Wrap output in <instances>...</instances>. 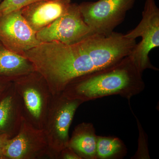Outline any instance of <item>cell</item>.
Masks as SVG:
<instances>
[{
	"mask_svg": "<svg viewBox=\"0 0 159 159\" xmlns=\"http://www.w3.org/2000/svg\"><path fill=\"white\" fill-rule=\"evenodd\" d=\"M134 45L133 40L114 31L108 36L93 34L73 44L43 43L26 51L24 56L45 78L55 96L61 94L75 78L128 56Z\"/></svg>",
	"mask_w": 159,
	"mask_h": 159,
	"instance_id": "cell-1",
	"label": "cell"
},
{
	"mask_svg": "<svg viewBox=\"0 0 159 159\" xmlns=\"http://www.w3.org/2000/svg\"><path fill=\"white\" fill-rule=\"evenodd\" d=\"M142 74L129 55L113 64L73 80L61 94L83 103L112 95H119L129 101L145 89Z\"/></svg>",
	"mask_w": 159,
	"mask_h": 159,
	"instance_id": "cell-2",
	"label": "cell"
},
{
	"mask_svg": "<svg viewBox=\"0 0 159 159\" xmlns=\"http://www.w3.org/2000/svg\"><path fill=\"white\" fill-rule=\"evenodd\" d=\"M13 84L20 100L24 120L43 129L53 96L45 79L35 70L15 80Z\"/></svg>",
	"mask_w": 159,
	"mask_h": 159,
	"instance_id": "cell-3",
	"label": "cell"
},
{
	"mask_svg": "<svg viewBox=\"0 0 159 159\" xmlns=\"http://www.w3.org/2000/svg\"><path fill=\"white\" fill-rule=\"evenodd\" d=\"M83 103L61 93L53 96L43 129L48 146V158L58 159L61 152L68 146L70 127Z\"/></svg>",
	"mask_w": 159,
	"mask_h": 159,
	"instance_id": "cell-4",
	"label": "cell"
},
{
	"mask_svg": "<svg viewBox=\"0 0 159 159\" xmlns=\"http://www.w3.org/2000/svg\"><path fill=\"white\" fill-rule=\"evenodd\" d=\"M125 35L134 39L142 38L129 55L140 71L143 73L147 69L158 70L152 64L148 56L152 50L159 47V9L155 0H145L142 20Z\"/></svg>",
	"mask_w": 159,
	"mask_h": 159,
	"instance_id": "cell-5",
	"label": "cell"
},
{
	"mask_svg": "<svg viewBox=\"0 0 159 159\" xmlns=\"http://www.w3.org/2000/svg\"><path fill=\"white\" fill-rule=\"evenodd\" d=\"M137 0H99L79 4L86 24L94 34L108 36L123 22Z\"/></svg>",
	"mask_w": 159,
	"mask_h": 159,
	"instance_id": "cell-6",
	"label": "cell"
},
{
	"mask_svg": "<svg viewBox=\"0 0 159 159\" xmlns=\"http://www.w3.org/2000/svg\"><path fill=\"white\" fill-rule=\"evenodd\" d=\"M94 34L83 18L79 4L71 3L64 14L37 31L36 37L41 43L57 42L71 45Z\"/></svg>",
	"mask_w": 159,
	"mask_h": 159,
	"instance_id": "cell-7",
	"label": "cell"
},
{
	"mask_svg": "<svg viewBox=\"0 0 159 159\" xmlns=\"http://www.w3.org/2000/svg\"><path fill=\"white\" fill-rule=\"evenodd\" d=\"M48 146L44 132L24 120L17 134L8 140L2 159L48 158Z\"/></svg>",
	"mask_w": 159,
	"mask_h": 159,
	"instance_id": "cell-8",
	"label": "cell"
},
{
	"mask_svg": "<svg viewBox=\"0 0 159 159\" xmlns=\"http://www.w3.org/2000/svg\"><path fill=\"white\" fill-rule=\"evenodd\" d=\"M0 42L9 51L22 56L43 43L37 39L36 32L23 17L20 10L0 16Z\"/></svg>",
	"mask_w": 159,
	"mask_h": 159,
	"instance_id": "cell-9",
	"label": "cell"
},
{
	"mask_svg": "<svg viewBox=\"0 0 159 159\" xmlns=\"http://www.w3.org/2000/svg\"><path fill=\"white\" fill-rule=\"evenodd\" d=\"M71 0H42L21 9L23 17L35 32L51 25L64 14Z\"/></svg>",
	"mask_w": 159,
	"mask_h": 159,
	"instance_id": "cell-10",
	"label": "cell"
},
{
	"mask_svg": "<svg viewBox=\"0 0 159 159\" xmlns=\"http://www.w3.org/2000/svg\"><path fill=\"white\" fill-rule=\"evenodd\" d=\"M24 119L20 100L12 83L10 89L0 99V135L9 139L15 136Z\"/></svg>",
	"mask_w": 159,
	"mask_h": 159,
	"instance_id": "cell-11",
	"label": "cell"
},
{
	"mask_svg": "<svg viewBox=\"0 0 159 159\" xmlns=\"http://www.w3.org/2000/svg\"><path fill=\"white\" fill-rule=\"evenodd\" d=\"M34 71L27 57L9 51L0 42V80L13 82Z\"/></svg>",
	"mask_w": 159,
	"mask_h": 159,
	"instance_id": "cell-12",
	"label": "cell"
},
{
	"mask_svg": "<svg viewBox=\"0 0 159 159\" xmlns=\"http://www.w3.org/2000/svg\"><path fill=\"white\" fill-rule=\"evenodd\" d=\"M97 136L92 123L82 122L74 128L67 146L81 159H97Z\"/></svg>",
	"mask_w": 159,
	"mask_h": 159,
	"instance_id": "cell-13",
	"label": "cell"
},
{
	"mask_svg": "<svg viewBox=\"0 0 159 159\" xmlns=\"http://www.w3.org/2000/svg\"><path fill=\"white\" fill-rule=\"evenodd\" d=\"M126 153L125 145L119 138L97 136V159H122Z\"/></svg>",
	"mask_w": 159,
	"mask_h": 159,
	"instance_id": "cell-14",
	"label": "cell"
},
{
	"mask_svg": "<svg viewBox=\"0 0 159 159\" xmlns=\"http://www.w3.org/2000/svg\"><path fill=\"white\" fill-rule=\"evenodd\" d=\"M42 0H3L0 3V16L21 10L30 4Z\"/></svg>",
	"mask_w": 159,
	"mask_h": 159,
	"instance_id": "cell-15",
	"label": "cell"
},
{
	"mask_svg": "<svg viewBox=\"0 0 159 159\" xmlns=\"http://www.w3.org/2000/svg\"><path fill=\"white\" fill-rule=\"evenodd\" d=\"M138 126L139 129V148L134 159H150L148 154V145H147V139L146 134L142 129L140 122L138 121L136 117Z\"/></svg>",
	"mask_w": 159,
	"mask_h": 159,
	"instance_id": "cell-16",
	"label": "cell"
},
{
	"mask_svg": "<svg viewBox=\"0 0 159 159\" xmlns=\"http://www.w3.org/2000/svg\"><path fill=\"white\" fill-rule=\"evenodd\" d=\"M58 159H81L73 149L67 146L60 153Z\"/></svg>",
	"mask_w": 159,
	"mask_h": 159,
	"instance_id": "cell-17",
	"label": "cell"
},
{
	"mask_svg": "<svg viewBox=\"0 0 159 159\" xmlns=\"http://www.w3.org/2000/svg\"><path fill=\"white\" fill-rule=\"evenodd\" d=\"M13 82L0 80V99L6 94L12 85Z\"/></svg>",
	"mask_w": 159,
	"mask_h": 159,
	"instance_id": "cell-18",
	"label": "cell"
},
{
	"mask_svg": "<svg viewBox=\"0 0 159 159\" xmlns=\"http://www.w3.org/2000/svg\"><path fill=\"white\" fill-rule=\"evenodd\" d=\"M9 139L6 136L0 135V159L2 158L3 150Z\"/></svg>",
	"mask_w": 159,
	"mask_h": 159,
	"instance_id": "cell-19",
	"label": "cell"
},
{
	"mask_svg": "<svg viewBox=\"0 0 159 159\" xmlns=\"http://www.w3.org/2000/svg\"><path fill=\"white\" fill-rule=\"evenodd\" d=\"M3 0H0V3H1V2H2V1Z\"/></svg>",
	"mask_w": 159,
	"mask_h": 159,
	"instance_id": "cell-20",
	"label": "cell"
}]
</instances>
